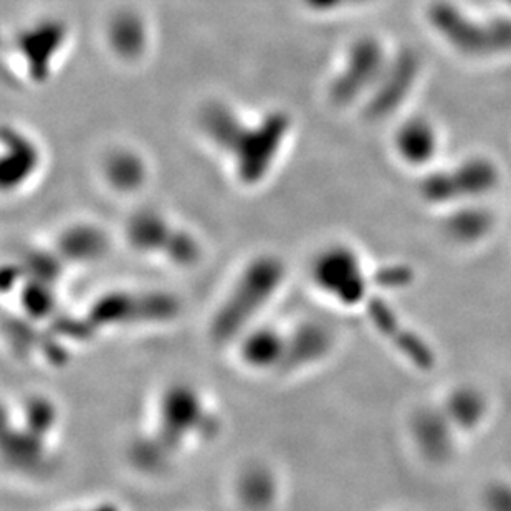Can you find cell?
<instances>
[{
  "instance_id": "obj_15",
  "label": "cell",
  "mask_w": 511,
  "mask_h": 511,
  "mask_svg": "<svg viewBox=\"0 0 511 511\" xmlns=\"http://www.w3.org/2000/svg\"><path fill=\"white\" fill-rule=\"evenodd\" d=\"M326 350L323 331L318 326L303 324L287 333V352L280 371L291 373L305 364L316 361Z\"/></svg>"
},
{
  "instance_id": "obj_10",
  "label": "cell",
  "mask_w": 511,
  "mask_h": 511,
  "mask_svg": "<svg viewBox=\"0 0 511 511\" xmlns=\"http://www.w3.org/2000/svg\"><path fill=\"white\" fill-rule=\"evenodd\" d=\"M392 148L400 161L412 167H424L440 151V133L427 118H409L394 131Z\"/></svg>"
},
{
  "instance_id": "obj_12",
  "label": "cell",
  "mask_w": 511,
  "mask_h": 511,
  "mask_svg": "<svg viewBox=\"0 0 511 511\" xmlns=\"http://www.w3.org/2000/svg\"><path fill=\"white\" fill-rule=\"evenodd\" d=\"M287 352V333L275 326L250 328L240 341V354L245 364L259 371H280Z\"/></svg>"
},
{
  "instance_id": "obj_5",
  "label": "cell",
  "mask_w": 511,
  "mask_h": 511,
  "mask_svg": "<svg viewBox=\"0 0 511 511\" xmlns=\"http://www.w3.org/2000/svg\"><path fill=\"white\" fill-rule=\"evenodd\" d=\"M179 313L174 297L161 291H116L98 299L89 320L95 328L100 326H129L171 321Z\"/></svg>"
},
{
  "instance_id": "obj_8",
  "label": "cell",
  "mask_w": 511,
  "mask_h": 511,
  "mask_svg": "<svg viewBox=\"0 0 511 511\" xmlns=\"http://www.w3.org/2000/svg\"><path fill=\"white\" fill-rule=\"evenodd\" d=\"M43 164L42 146L19 126H4L0 186L4 192H17L37 177Z\"/></svg>"
},
{
  "instance_id": "obj_6",
  "label": "cell",
  "mask_w": 511,
  "mask_h": 511,
  "mask_svg": "<svg viewBox=\"0 0 511 511\" xmlns=\"http://www.w3.org/2000/svg\"><path fill=\"white\" fill-rule=\"evenodd\" d=\"M158 421V436H161L166 445H173L175 450L181 449L179 445L189 438L199 437L204 425L213 422V415L194 389L175 386L164 392Z\"/></svg>"
},
{
  "instance_id": "obj_14",
  "label": "cell",
  "mask_w": 511,
  "mask_h": 511,
  "mask_svg": "<svg viewBox=\"0 0 511 511\" xmlns=\"http://www.w3.org/2000/svg\"><path fill=\"white\" fill-rule=\"evenodd\" d=\"M106 249L108 238L95 225H74L58 240V250L68 262H93L103 257Z\"/></svg>"
},
{
  "instance_id": "obj_2",
  "label": "cell",
  "mask_w": 511,
  "mask_h": 511,
  "mask_svg": "<svg viewBox=\"0 0 511 511\" xmlns=\"http://www.w3.org/2000/svg\"><path fill=\"white\" fill-rule=\"evenodd\" d=\"M285 265L275 255H260L240 272L211 323L215 343H232L245 335L272 303L285 282Z\"/></svg>"
},
{
  "instance_id": "obj_1",
  "label": "cell",
  "mask_w": 511,
  "mask_h": 511,
  "mask_svg": "<svg viewBox=\"0 0 511 511\" xmlns=\"http://www.w3.org/2000/svg\"><path fill=\"white\" fill-rule=\"evenodd\" d=\"M199 129L238 182L255 188L276 169L291 139L293 120L278 108L247 114L228 101L213 100L200 110Z\"/></svg>"
},
{
  "instance_id": "obj_16",
  "label": "cell",
  "mask_w": 511,
  "mask_h": 511,
  "mask_svg": "<svg viewBox=\"0 0 511 511\" xmlns=\"http://www.w3.org/2000/svg\"><path fill=\"white\" fill-rule=\"evenodd\" d=\"M507 2H508V4H510V7H511V0H507Z\"/></svg>"
},
{
  "instance_id": "obj_9",
  "label": "cell",
  "mask_w": 511,
  "mask_h": 511,
  "mask_svg": "<svg viewBox=\"0 0 511 511\" xmlns=\"http://www.w3.org/2000/svg\"><path fill=\"white\" fill-rule=\"evenodd\" d=\"M313 276L318 287L337 298L351 299L360 291L354 255L345 247L321 252L313 265Z\"/></svg>"
},
{
  "instance_id": "obj_3",
  "label": "cell",
  "mask_w": 511,
  "mask_h": 511,
  "mask_svg": "<svg viewBox=\"0 0 511 511\" xmlns=\"http://www.w3.org/2000/svg\"><path fill=\"white\" fill-rule=\"evenodd\" d=\"M126 238L137 252L162 255L181 267L199 260L200 245L194 234L156 211L135 213L126 225Z\"/></svg>"
},
{
  "instance_id": "obj_7",
  "label": "cell",
  "mask_w": 511,
  "mask_h": 511,
  "mask_svg": "<svg viewBox=\"0 0 511 511\" xmlns=\"http://www.w3.org/2000/svg\"><path fill=\"white\" fill-rule=\"evenodd\" d=\"M386 68L384 51L375 38H361L348 49L341 68L331 81L333 100L348 105L369 91Z\"/></svg>"
},
{
  "instance_id": "obj_11",
  "label": "cell",
  "mask_w": 511,
  "mask_h": 511,
  "mask_svg": "<svg viewBox=\"0 0 511 511\" xmlns=\"http://www.w3.org/2000/svg\"><path fill=\"white\" fill-rule=\"evenodd\" d=\"M106 40L120 60L136 62L146 55L150 45L148 24L136 11H120L108 22Z\"/></svg>"
},
{
  "instance_id": "obj_4",
  "label": "cell",
  "mask_w": 511,
  "mask_h": 511,
  "mask_svg": "<svg viewBox=\"0 0 511 511\" xmlns=\"http://www.w3.org/2000/svg\"><path fill=\"white\" fill-rule=\"evenodd\" d=\"M68 26L58 19H40L22 27L13 37V57L30 83L49 81L68 47Z\"/></svg>"
},
{
  "instance_id": "obj_13",
  "label": "cell",
  "mask_w": 511,
  "mask_h": 511,
  "mask_svg": "<svg viewBox=\"0 0 511 511\" xmlns=\"http://www.w3.org/2000/svg\"><path fill=\"white\" fill-rule=\"evenodd\" d=\"M148 169L144 156L129 148L110 151L103 161V174L108 186L121 194H131L144 188Z\"/></svg>"
}]
</instances>
